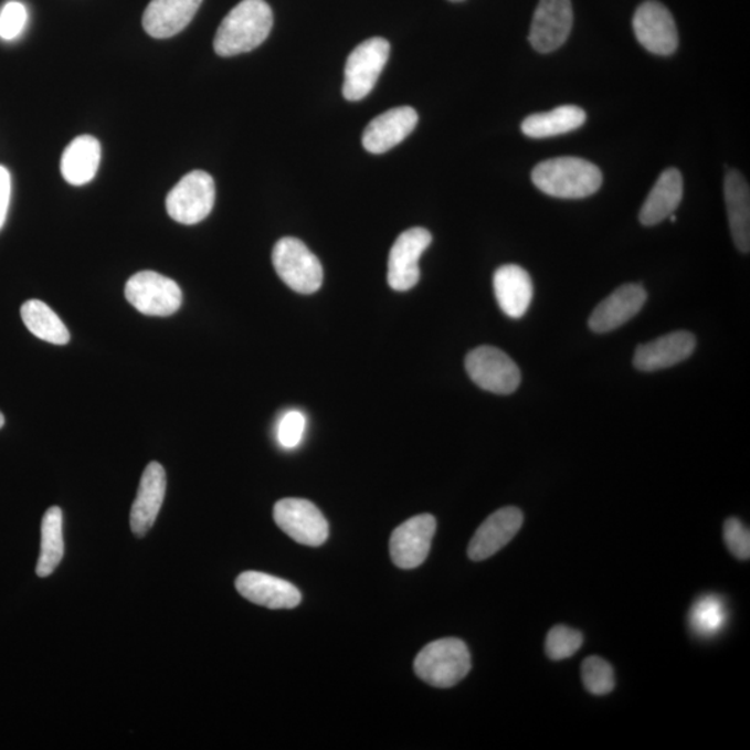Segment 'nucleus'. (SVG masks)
I'll list each match as a JSON object with an SVG mask.
<instances>
[{"instance_id": "1", "label": "nucleus", "mask_w": 750, "mask_h": 750, "mask_svg": "<svg viewBox=\"0 0 750 750\" xmlns=\"http://www.w3.org/2000/svg\"><path fill=\"white\" fill-rule=\"evenodd\" d=\"M273 23V10L264 0H242L220 24L214 51L231 57L256 50L267 40Z\"/></svg>"}, {"instance_id": "19", "label": "nucleus", "mask_w": 750, "mask_h": 750, "mask_svg": "<svg viewBox=\"0 0 750 750\" xmlns=\"http://www.w3.org/2000/svg\"><path fill=\"white\" fill-rule=\"evenodd\" d=\"M696 338L687 331L667 334L635 350L634 366L641 371H657L682 363L694 353Z\"/></svg>"}, {"instance_id": "3", "label": "nucleus", "mask_w": 750, "mask_h": 750, "mask_svg": "<svg viewBox=\"0 0 750 750\" xmlns=\"http://www.w3.org/2000/svg\"><path fill=\"white\" fill-rule=\"evenodd\" d=\"M471 670V652L457 638L431 642L414 661L415 674L435 688L455 687Z\"/></svg>"}, {"instance_id": "5", "label": "nucleus", "mask_w": 750, "mask_h": 750, "mask_svg": "<svg viewBox=\"0 0 750 750\" xmlns=\"http://www.w3.org/2000/svg\"><path fill=\"white\" fill-rule=\"evenodd\" d=\"M390 51V42L380 36L370 38L355 47L345 66V99L358 102L374 89L382 70L387 66Z\"/></svg>"}, {"instance_id": "15", "label": "nucleus", "mask_w": 750, "mask_h": 750, "mask_svg": "<svg viewBox=\"0 0 750 750\" xmlns=\"http://www.w3.org/2000/svg\"><path fill=\"white\" fill-rule=\"evenodd\" d=\"M418 123L419 115L413 107H393L370 122L365 129L361 142L367 152L385 154L403 142L413 133Z\"/></svg>"}, {"instance_id": "32", "label": "nucleus", "mask_w": 750, "mask_h": 750, "mask_svg": "<svg viewBox=\"0 0 750 750\" xmlns=\"http://www.w3.org/2000/svg\"><path fill=\"white\" fill-rule=\"evenodd\" d=\"M29 13L23 3L9 2L0 12V38L12 41L23 32Z\"/></svg>"}, {"instance_id": "25", "label": "nucleus", "mask_w": 750, "mask_h": 750, "mask_svg": "<svg viewBox=\"0 0 750 750\" xmlns=\"http://www.w3.org/2000/svg\"><path fill=\"white\" fill-rule=\"evenodd\" d=\"M587 122V113L579 106L564 105L526 118L521 131L528 138L542 139L575 131Z\"/></svg>"}, {"instance_id": "18", "label": "nucleus", "mask_w": 750, "mask_h": 750, "mask_svg": "<svg viewBox=\"0 0 750 750\" xmlns=\"http://www.w3.org/2000/svg\"><path fill=\"white\" fill-rule=\"evenodd\" d=\"M646 291L640 284H625L614 291L593 310L590 321L591 330L598 334L617 330L628 323L644 307Z\"/></svg>"}, {"instance_id": "29", "label": "nucleus", "mask_w": 750, "mask_h": 750, "mask_svg": "<svg viewBox=\"0 0 750 750\" xmlns=\"http://www.w3.org/2000/svg\"><path fill=\"white\" fill-rule=\"evenodd\" d=\"M584 642V636L580 631L568 627V625H554L549 631L547 642H545V651L549 659L559 662L569 659L580 651Z\"/></svg>"}, {"instance_id": "10", "label": "nucleus", "mask_w": 750, "mask_h": 750, "mask_svg": "<svg viewBox=\"0 0 750 750\" xmlns=\"http://www.w3.org/2000/svg\"><path fill=\"white\" fill-rule=\"evenodd\" d=\"M433 242L430 231L414 226L398 236L388 258V284L393 291L404 293L415 287L420 279V257Z\"/></svg>"}, {"instance_id": "17", "label": "nucleus", "mask_w": 750, "mask_h": 750, "mask_svg": "<svg viewBox=\"0 0 750 750\" xmlns=\"http://www.w3.org/2000/svg\"><path fill=\"white\" fill-rule=\"evenodd\" d=\"M236 591L247 601L268 609L299 606L302 595L291 582L258 571H245L235 581Z\"/></svg>"}, {"instance_id": "14", "label": "nucleus", "mask_w": 750, "mask_h": 750, "mask_svg": "<svg viewBox=\"0 0 750 750\" xmlns=\"http://www.w3.org/2000/svg\"><path fill=\"white\" fill-rule=\"evenodd\" d=\"M522 521L525 516L517 507H504L493 513L474 534L468 545V558L483 561L498 553L520 531Z\"/></svg>"}, {"instance_id": "33", "label": "nucleus", "mask_w": 750, "mask_h": 750, "mask_svg": "<svg viewBox=\"0 0 750 750\" xmlns=\"http://www.w3.org/2000/svg\"><path fill=\"white\" fill-rule=\"evenodd\" d=\"M725 541L736 558L749 560L750 534L749 528L744 527L741 520L731 517L725 522Z\"/></svg>"}, {"instance_id": "12", "label": "nucleus", "mask_w": 750, "mask_h": 750, "mask_svg": "<svg viewBox=\"0 0 750 750\" xmlns=\"http://www.w3.org/2000/svg\"><path fill=\"white\" fill-rule=\"evenodd\" d=\"M573 19L571 0H539L528 36L534 50L539 53L558 51L568 41Z\"/></svg>"}, {"instance_id": "23", "label": "nucleus", "mask_w": 750, "mask_h": 750, "mask_svg": "<svg viewBox=\"0 0 750 750\" xmlns=\"http://www.w3.org/2000/svg\"><path fill=\"white\" fill-rule=\"evenodd\" d=\"M684 181L682 172L668 169L662 172L659 180L653 186L644 207L641 209L640 221L651 226L670 218L682 203Z\"/></svg>"}, {"instance_id": "26", "label": "nucleus", "mask_w": 750, "mask_h": 750, "mask_svg": "<svg viewBox=\"0 0 750 750\" xmlns=\"http://www.w3.org/2000/svg\"><path fill=\"white\" fill-rule=\"evenodd\" d=\"M64 556L63 511L53 506L46 510L41 527V553L36 564V575L41 579L57 569Z\"/></svg>"}, {"instance_id": "35", "label": "nucleus", "mask_w": 750, "mask_h": 750, "mask_svg": "<svg viewBox=\"0 0 750 750\" xmlns=\"http://www.w3.org/2000/svg\"><path fill=\"white\" fill-rule=\"evenodd\" d=\"M4 425V415L0 413V429H2Z\"/></svg>"}, {"instance_id": "2", "label": "nucleus", "mask_w": 750, "mask_h": 750, "mask_svg": "<svg viewBox=\"0 0 750 750\" xmlns=\"http://www.w3.org/2000/svg\"><path fill=\"white\" fill-rule=\"evenodd\" d=\"M532 182L539 191L559 199H582L602 187L599 167L579 158H556L541 161L532 170Z\"/></svg>"}, {"instance_id": "4", "label": "nucleus", "mask_w": 750, "mask_h": 750, "mask_svg": "<svg viewBox=\"0 0 750 750\" xmlns=\"http://www.w3.org/2000/svg\"><path fill=\"white\" fill-rule=\"evenodd\" d=\"M273 264L279 278L295 293L311 295L321 288V263L300 240H279L273 250Z\"/></svg>"}, {"instance_id": "30", "label": "nucleus", "mask_w": 750, "mask_h": 750, "mask_svg": "<svg viewBox=\"0 0 750 750\" xmlns=\"http://www.w3.org/2000/svg\"><path fill=\"white\" fill-rule=\"evenodd\" d=\"M582 682L588 693L603 696L614 689L613 667L602 657L591 656L582 663Z\"/></svg>"}, {"instance_id": "13", "label": "nucleus", "mask_w": 750, "mask_h": 750, "mask_svg": "<svg viewBox=\"0 0 750 750\" xmlns=\"http://www.w3.org/2000/svg\"><path fill=\"white\" fill-rule=\"evenodd\" d=\"M435 531L436 520L431 515H420L404 521L391 537L393 563L403 570L420 568L427 559Z\"/></svg>"}, {"instance_id": "6", "label": "nucleus", "mask_w": 750, "mask_h": 750, "mask_svg": "<svg viewBox=\"0 0 750 750\" xmlns=\"http://www.w3.org/2000/svg\"><path fill=\"white\" fill-rule=\"evenodd\" d=\"M215 201L213 177L207 171L188 172L169 192L166 199L167 213L177 223L193 225L201 223L212 212Z\"/></svg>"}, {"instance_id": "22", "label": "nucleus", "mask_w": 750, "mask_h": 750, "mask_svg": "<svg viewBox=\"0 0 750 750\" xmlns=\"http://www.w3.org/2000/svg\"><path fill=\"white\" fill-rule=\"evenodd\" d=\"M728 223L739 251H750V190L747 178L737 170L727 172L725 181Z\"/></svg>"}, {"instance_id": "27", "label": "nucleus", "mask_w": 750, "mask_h": 750, "mask_svg": "<svg viewBox=\"0 0 750 750\" xmlns=\"http://www.w3.org/2000/svg\"><path fill=\"white\" fill-rule=\"evenodd\" d=\"M21 318L31 334L42 341L53 345H66L70 332L62 318L50 306L38 299L27 300L21 306Z\"/></svg>"}, {"instance_id": "20", "label": "nucleus", "mask_w": 750, "mask_h": 750, "mask_svg": "<svg viewBox=\"0 0 750 750\" xmlns=\"http://www.w3.org/2000/svg\"><path fill=\"white\" fill-rule=\"evenodd\" d=\"M203 0H152L144 13V29L156 40L181 32L201 8Z\"/></svg>"}, {"instance_id": "28", "label": "nucleus", "mask_w": 750, "mask_h": 750, "mask_svg": "<svg viewBox=\"0 0 750 750\" xmlns=\"http://www.w3.org/2000/svg\"><path fill=\"white\" fill-rule=\"evenodd\" d=\"M690 630L701 638L719 634L727 622V609L722 599L706 595L695 602L689 612Z\"/></svg>"}, {"instance_id": "21", "label": "nucleus", "mask_w": 750, "mask_h": 750, "mask_svg": "<svg viewBox=\"0 0 750 750\" xmlns=\"http://www.w3.org/2000/svg\"><path fill=\"white\" fill-rule=\"evenodd\" d=\"M494 291L501 311L511 318H521L530 307L534 285L530 274L517 264H506L496 270Z\"/></svg>"}, {"instance_id": "8", "label": "nucleus", "mask_w": 750, "mask_h": 750, "mask_svg": "<svg viewBox=\"0 0 750 750\" xmlns=\"http://www.w3.org/2000/svg\"><path fill=\"white\" fill-rule=\"evenodd\" d=\"M466 370L474 384L498 395L515 392L521 381V372L515 361L504 350L494 347L472 350L466 358Z\"/></svg>"}, {"instance_id": "31", "label": "nucleus", "mask_w": 750, "mask_h": 750, "mask_svg": "<svg viewBox=\"0 0 750 750\" xmlns=\"http://www.w3.org/2000/svg\"><path fill=\"white\" fill-rule=\"evenodd\" d=\"M305 429L306 418L304 413L299 412V410H291V412L285 413L278 424L277 436L279 444L287 447V450H294L304 439Z\"/></svg>"}, {"instance_id": "7", "label": "nucleus", "mask_w": 750, "mask_h": 750, "mask_svg": "<svg viewBox=\"0 0 750 750\" xmlns=\"http://www.w3.org/2000/svg\"><path fill=\"white\" fill-rule=\"evenodd\" d=\"M126 298L139 313L154 317L175 315L182 305L176 281L155 272L134 274L126 285Z\"/></svg>"}, {"instance_id": "16", "label": "nucleus", "mask_w": 750, "mask_h": 750, "mask_svg": "<svg viewBox=\"0 0 750 750\" xmlns=\"http://www.w3.org/2000/svg\"><path fill=\"white\" fill-rule=\"evenodd\" d=\"M167 477L163 466L158 462L149 463L140 478L137 498L131 507L129 525L137 537H144L158 519L163 505Z\"/></svg>"}, {"instance_id": "9", "label": "nucleus", "mask_w": 750, "mask_h": 750, "mask_svg": "<svg viewBox=\"0 0 750 750\" xmlns=\"http://www.w3.org/2000/svg\"><path fill=\"white\" fill-rule=\"evenodd\" d=\"M274 520L288 537L306 547H320L327 541L326 517L310 500L281 499L274 506Z\"/></svg>"}, {"instance_id": "34", "label": "nucleus", "mask_w": 750, "mask_h": 750, "mask_svg": "<svg viewBox=\"0 0 750 750\" xmlns=\"http://www.w3.org/2000/svg\"><path fill=\"white\" fill-rule=\"evenodd\" d=\"M10 193H12V180L7 167L0 166V230L7 221Z\"/></svg>"}, {"instance_id": "36", "label": "nucleus", "mask_w": 750, "mask_h": 750, "mask_svg": "<svg viewBox=\"0 0 750 750\" xmlns=\"http://www.w3.org/2000/svg\"><path fill=\"white\" fill-rule=\"evenodd\" d=\"M451 2H463V0H451Z\"/></svg>"}, {"instance_id": "11", "label": "nucleus", "mask_w": 750, "mask_h": 750, "mask_svg": "<svg viewBox=\"0 0 750 750\" xmlns=\"http://www.w3.org/2000/svg\"><path fill=\"white\" fill-rule=\"evenodd\" d=\"M636 40L657 56L673 55L678 47V31L670 10L656 0L642 3L634 14Z\"/></svg>"}, {"instance_id": "24", "label": "nucleus", "mask_w": 750, "mask_h": 750, "mask_svg": "<svg viewBox=\"0 0 750 750\" xmlns=\"http://www.w3.org/2000/svg\"><path fill=\"white\" fill-rule=\"evenodd\" d=\"M102 158L99 140L91 135H81L64 149L61 170L64 180L80 187L94 180Z\"/></svg>"}]
</instances>
